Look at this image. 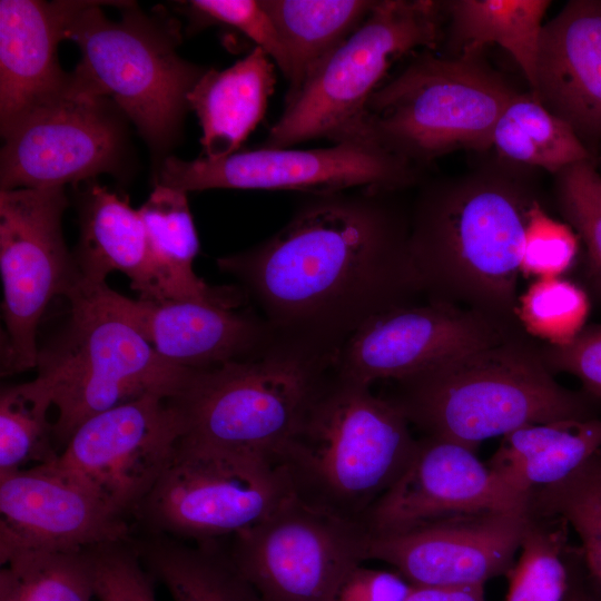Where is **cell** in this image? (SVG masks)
Segmentation results:
<instances>
[{"label":"cell","instance_id":"83f0119b","mask_svg":"<svg viewBox=\"0 0 601 601\" xmlns=\"http://www.w3.org/2000/svg\"><path fill=\"white\" fill-rule=\"evenodd\" d=\"M549 0H453L442 2L454 56L481 53L486 45L509 52L530 89Z\"/></svg>","mask_w":601,"mask_h":601},{"label":"cell","instance_id":"836d02e7","mask_svg":"<svg viewBox=\"0 0 601 601\" xmlns=\"http://www.w3.org/2000/svg\"><path fill=\"white\" fill-rule=\"evenodd\" d=\"M528 506L560 516L573 529L587 572L601 593V451L568 479L533 490Z\"/></svg>","mask_w":601,"mask_h":601},{"label":"cell","instance_id":"b9f144b4","mask_svg":"<svg viewBox=\"0 0 601 601\" xmlns=\"http://www.w3.org/2000/svg\"><path fill=\"white\" fill-rule=\"evenodd\" d=\"M405 601H485L484 585H411Z\"/></svg>","mask_w":601,"mask_h":601},{"label":"cell","instance_id":"7a4b0ae2","mask_svg":"<svg viewBox=\"0 0 601 601\" xmlns=\"http://www.w3.org/2000/svg\"><path fill=\"white\" fill-rule=\"evenodd\" d=\"M540 205L523 176L497 167L425 186L408 236L425 298L518 321V279Z\"/></svg>","mask_w":601,"mask_h":601},{"label":"cell","instance_id":"9a60e30c","mask_svg":"<svg viewBox=\"0 0 601 601\" xmlns=\"http://www.w3.org/2000/svg\"><path fill=\"white\" fill-rule=\"evenodd\" d=\"M523 334L518 321L426 299L370 318L341 346L334 368L343 378L371 386Z\"/></svg>","mask_w":601,"mask_h":601},{"label":"cell","instance_id":"8992f818","mask_svg":"<svg viewBox=\"0 0 601 601\" xmlns=\"http://www.w3.org/2000/svg\"><path fill=\"white\" fill-rule=\"evenodd\" d=\"M335 356L276 335L255 357L193 371L169 398L180 440L276 461L333 372Z\"/></svg>","mask_w":601,"mask_h":601},{"label":"cell","instance_id":"f35d334b","mask_svg":"<svg viewBox=\"0 0 601 601\" xmlns=\"http://www.w3.org/2000/svg\"><path fill=\"white\" fill-rule=\"evenodd\" d=\"M578 249L574 230L551 218L540 205L529 226L521 273L538 278L560 277L573 264Z\"/></svg>","mask_w":601,"mask_h":601},{"label":"cell","instance_id":"4316f807","mask_svg":"<svg viewBox=\"0 0 601 601\" xmlns=\"http://www.w3.org/2000/svg\"><path fill=\"white\" fill-rule=\"evenodd\" d=\"M284 43L290 101L317 68L363 23L373 0H262Z\"/></svg>","mask_w":601,"mask_h":601},{"label":"cell","instance_id":"cb8c5ba5","mask_svg":"<svg viewBox=\"0 0 601 601\" xmlns=\"http://www.w3.org/2000/svg\"><path fill=\"white\" fill-rule=\"evenodd\" d=\"M275 63L255 47L233 66L208 68L188 95L201 126L205 157L218 159L237 151L266 112L274 91Z\"/></svg>","mask_w":601,"mask_h":601},{"label":"cell","instance_id":"3957f363","mask_svg":"<svg viewBox=\"0 0 601 601\" xmlns=\"http://www.w3.org/2000/svg\"><path fill=\"white\" fill-rule=\"evenodd\" d=\"M386 397L425 435L473 451L526 425L592 418L588 394L559 384L528 334L469 351L394 381Z\"/></svg>","mask_w":601,"mask_h":601},{"label":"cell","instance_id":"2e32d148","mask_svg":"<svg viewBox=\"0 0 601 601\" xmlns=\"http://www.w3.org/2000/svg\"><path fill=\"white\" fill-rule=\"evenodd\" d=\"M180 436L169 398L145 395L85 421L53 463L126 516L168 466Z\"/></svg>","mask_w":601,"mask_h":601},{"label":"cell","instance_id":"d6a6232c","mask_svg":"<svg viewBox=\"0 0 601 601\" xmlns=\"http://www.w3.org/2000/svg\"><path fill=\"white\" fill-rule=\"evenodd\" d=\"M53 407L49 392L36 380L4 387L0 395V476L53 462Z\"/></svg>","mask_w":601,"mask_h":601},{"label":"cell","instance_id":"30bf717a","mask_svg":"<svg viewBox=\"0 0 601 601\" xmlns=\"http://www.w3.org/2000/svg\"><path fill=\"white\" fill-rule=\"evenodd\" d=\"M290 496L275 460L179 440L134 514L158 535L218 541L262 522Z\"/></svg>","mask_w":601,"mask_h":601},{"label":"cell","instance_id":"d590c367","mask_svg":"<svg viewBox=\"0 0 601 601\" xmlns=\"http://www.w3.org/2000/svg\"><path fill=\"white\" fill-rule=\"evenodd\" d=\"M554 176L559 210L584 244L591 274L601 289V175L591 159Z\"/></svg>","mask_w":601,"mask_h":601},{"label":"cell","instance_id":"5b68a950","mask_svg":"<svg viewBox=\"0 0 601 601\" xmlns=\"http://www.w3.org/2000/svg\"><path fill=\"white\" fill-rule=\"evenodd\" d=\"M89 1L66 28V39L80 49L70 73L75 89L112 100L137 127L154 155L165 154L177 139L189 108L188 95L208 68L177 53L180 23L165 9L147 13L136 3L119 9L111 21Z\"/></svg>","mask_w":601,"mask_h":601},{"label":"cell","instance_id":"7bdbcfd3","mask_svg":"<svg viewBox=\"0 0 601 601\" xmlns=\"http://www.w3.org/2000/svg\"><path fill=\"white\" fill-rule=\"evenodd\" d=\"M592 587L593 592H588L581 585H578L574 580H572V584L565 601H601V593L593 583Z\"/></svg>","mask_w":601,"mask_h":601},{"label":"cell","instance_id":"484cf974","mask_svg":"<svg viewBox=\"0 0 601 601\" xmlns=\"http://www.w3.org/2000/svg\"><path fill=\"white\" fill-rule=\"evenodd\" d=\"M138 211L145 224L160 302L199 300L235 309L242 303L234 287L210 286L194 270L199 242L187 194L157 184Z\"/></svg>","mask_w":601,"mask_h":601},{"label":"cell","instance_id":"ffe728a7","mask_svg":"<svg viewBox=\"0 0 601 601\" xmlns=\"http://www.w3.org/2000/svg\"><path fill=\"white\" fill-rule=\"evenodd\" d=\"M129 323L167 362L191 371L215 368L263 353L276 334L262 317L199 300L131 299L106 284H81Z\"/></svg>","mask_w":601,"mask_h":601},{"label":"cell","instance_id":"74e56055","mask_svg":"<svg viewBox=\"0 0 601 601\" xmlns=\"http://www.w3.org/2000/svg\"><path fill=\"white\" fill-rule=\"evenodd\" d=\"M124 543L91 549L99 601H156L151 575L136 550Z\"/></svg>","mask_w":601,"mask_h":601},{"label":"cell","instance_id":"ac0fdd59","mask_svg":"<svg viewBox=\"0 0 601 601\" xmlns=\"http://www.w3.org/2000/svg\"><path fill=\"white\" fill-rule=\"evenodd\" d=\"M525 516L526 510L492 511L366 533L363 559L390 564L411 585H484L514 566Z\"/></svg>","mask_w":601,"mask_h":601},{"label":"cell","instance_id":"8d00e7d4","mask_svg":"<svg viewBox=\"0 0 601 601\" xmlns=\"http://www.w3.org/2000/svg\"><path fill=\"white\" fill-rule=\"evenodd\" d=\"M181 3L193 30L213 23L236 28L264 50L288 78L289 63L284 43L262 0H190Z\"/></svg>","mask_w":601,"mask_h":601},{"label":"cell","instance_id":"e575fe53","mask_svg":"<svg viewBox=\"0 0 601 601\" xmlns=\"http://www.w3.org/2000/svg\"><path fill=\"white\" fill-rule=\"evenodd\" d=\"M515 313L528 335L549 345L563 346L585 327L590 300L571 280L538 278L519 296Z\"/></svg>","mask_w":601,"mask_h":601},{"label":"cell","instance_id":"5bb4252c","mask_svg":"<svg viewBox=\"0 0 601 601\" xmlns=\"http://www.w3.org/2000/svg\"><path fill=\"white\" fill-rule=\"evenodd\" d=\"M366 531L290 496L268 518L233 536L228 550L264 601H331L363 559Z\"/></svg>","mask_w":601,"mask_h":601},{"label":"cell","instance_id":"52a82bcc","mask_svg":"<svg viewBox=\"0 0 601 601\" xmlns=\"http://www.w3.org/2000/svg\"><path fill=\"white\" fill-rule=\"evenodd\" d=\"M518 93L481 53H424L372 95L351 141L375 145L416 167L459 149L483 151Z\"/></svg>","mask_w":601,"mask_h":601},{"label":"cell","instance_id":"1f68e13d","mask_svg":"<svg viewBox=\"0 0 601 601\" xmlns=\"http://www.w3.org/2000/svg\"><path fill=\"white\" fill-rule=\"evenodd\" d=\"M93 597L91 549L30 551L1 563L0 601H91Z\"/></svg>","mask_w":601,"mask_h":601},{"label":"cell","instance_id":"d4e9b609","mask_svg":"<svg viewBox=\"0 0 601 601\" xmlns=\"http://www.w3.org/2000/svg\"><path fill=\"white\" fill-rule=\"evenodd\" d=\"M601 451V418L526 425L502 437L486 464L518 497L559 483Z\"/></svg>","mask_w":601,"mask_h":601},{"label":"cell","instance_id":"4fadbf2b","mask_svg":"<svg viewBox=\"0 0 601 601\" xmlns=\"http://www.w3.org/2000/svg\"><path fill=\"white\" fill-rule=\"evenodd\" d=\"M71 77V76H70ZM127 117L109 98L71 88L19 118L2 134L1 190L45 189L120 175Z\"/></svg>","mask_w":601,"mask_h":601},{"label":"cell","instance_id":"44dd1931","mask_svg":"<svg viewBox=\"0 0 601 601\" xmlns=\"http://www.w3.org/2000/svg\"><path fill=\"white\" fill-rule=\"evenodd\" d=\"M530 92L585 146L601 138V0H571L544 23Z\"/></svg>","mask_w":601,"mask_h":601},{"label":"cell","instance_id":"60d3db41","mask_svg":"<svg viewBox=\"0 0 601 601\" xmlns=\"http://www.w3.org/2000/svg\"><path fill=\"white\" fill-rule=\"evenodd\" d=\"M411 584L397 572L357 564L342 579L331 601H405Z\"/></svg>","mask_w":601,"mask_h":601},{"label":"cell","instance_id":"9c48e42d","mask_svg":"<svg viewBox=\"0 0 601 601\" xmlns=\"http://www.w3.org/2000/svg\"><path fill=\"white\" fill-rule=\"evenodd\" d=\"M443 16L439 1H375L363 23L285 102L263 146L289 148L316 138L351 141L391 65L441 41Z\"/></svg>","mask_w":601,"mask_h":601},{"label":"cell","instance_id":"ab89813d","mask_svg":"<svg viewBox=\"0 0 601 601\" xmlns=\"http://www.w3.org/2000/svg\"><path fill=\"white\" fill-rule=\"evenodd\" d=\"M541 352L553 374L565 372L577 376L588 395L601 400V325L585 326L563 346L541 343Z\"/></svg>","mask_w":601,"mask_h":601},{"label":"cell","instance_id":"7402d4cb","mask_svg":"<svg viewBox=\"0 0 601 601\" xmlns=\"http://www.w3.org/2000/svg\"><path fill=\"white\" fill-rule=\"evenodd\" d=\"M87 0L0 1V129L66 93L71 77L58 61L66 28Z\"/></svg>","mask_w":601,"mask_h":601},{"label":"cell","instance_id":"f1b7e54d","mask_svg":"<svg viewBox=\"0 0 601 601\" xmlns=\"http://www.w3.org/2000/svg\"><path fill=\"white\" fill-rule=\"evenodd\" d=\"M136 551L174 601H264L218 541L190 545L158 535Z\"/></svg>","mask_w":601,"mask_h":601},{"label":"cell","instance_id":"277c9868","mask_svg":"<svg viewBox=\"0 0 601 601\" xmlns=\"http://www.w3.org/2000/svg\"><path fill=\"white\" fill-rule=\"evenodd\" d=\"M410 425L388 398L334 368L276 462L298 501L363 525L414 454Z\"/></svg>","mask_w":601,"mask_h":601},{"label":"cell","instance_id":"d6986e66","mask_svg":"<svg viewBox=\"0 0 601 601\" xmlns=\"http://www.w3.org/2000/svg\"><path fill=\"white\" fill-rule=\"evenodd\" d=\"M515 496L473 451L424 435L405 470L363 520L368 534H388L432 522L492 511H524Z\"/></svg>","mask_w":601,"mask_h":601},{"label":"cell","instance_id":"4dcf8cb0","mask_svg":"<svg viewBox=\"0 0 601 601\" xmlns=\"http://www.w3.org/2000/svg\"><path fill=\"white\" fill-rule=\"evenodd\" d=\"M569 524L526 505L520 555L509 573L506 601H565L579 548L569 543Z\"/></svg>","mask_w":601,"mask_h":601},{"label":"cell","instance_id":"f546056e","mask_svg":"<svg viewBox=\"0 0 601 601\" xmlns=\"http://www.w3.org/2000/svg\"><path fill=\"white\" fill-rule=\"evenodd\" d=\"M492 147L509 162L553 175L592 159L574 130L531 92H519L504 108L493 130Z\"/></svg>","mask_w":601,"mask_h":601},{"label":"cell","instance_id":"8fae6325","mask_svg":"<svg viewBox=\"0 0 601 601\" xmlns=\"http://www.w3.org/2000/svg\"><path fill=\"white\" fill-rule=\"evenodd\" d=\"M67 205L63 187L0 190L2 374L36 368L41 317L55 297H67L80 282L62 235Z\"/></svg>","mask_w":601,"mask_h":601},{"label":"cell","instance_id":"6da1fadb","mask_svg":"<svg viewBox=\"0 0 601 601\" xmlns=\"http://www.w3.org/2000/svg\"><path fill=\"white\" fill-rule=\"evenodd\" d=\"M390 191L313 195L265 242L220 257L279 337L337 354L373 316L425 297Z\"/></svg>","mask_w":601,"mask_h":601},{"label":"cell","instance_id":"603a6c76","mask_svg":"<svg viewBox=\"0 0 601 601\" xmlns=\"http://www.w3.org/2000/svg\"><path fill=\"white\" fill-rule=\"evenodd\" d=\"M79 244L73 255L83 285L106 284L112 272L125 274L144 300L160 302L147 231L138 209L96 181L78 196Z\"/></svg>","mask_w":601,"mask_h":601},{"label":"cell","instance_id":"e0dca14e","mask_svg":"<svg viewBox=\"0 0 601 601\" xmlns=\"http://www.w3.org/2000/svg\"><path fill=\"white\" fill-rule=\"evenodd\" d=\"M130 528L53 462L0 476V563L30 551H86L129 542Z\"/></svg>","mask_w":601,"mask_h":601},{"label":"cell","instance_id":"7c38bea8","mask_svg":"<svg viewBox=\"0 0 601 601\" xmlns=\"http://www.w3.org/2000/svg\"><path fill=\"white\" fill-rule=\"evenodd\" d=\"M413 164L367 142L317 149L259 147L218 159L166 157L158 184L184 193L214 188L298 190L313 195L362 188L394 191L417 179Z\"/></svg>","mask_w":601,"mask_h":601},{"label":"cell","instance_id":"ba28073f","mask_svg":"<svg viewBox=\"0 0 601 601\" xmlns=\"http://www.w3.org/2000/svg\"><path fill=\"white\" fill-rule=\"evenodd\" d=\"M70 317L39 349L36 380L49 392L63 447L88 418L145 395L173 398L193 371L162 358L126 321L79 284L66 297Z\"/></svg>","mask_w":601,"mask_h":601}]
</instances>
